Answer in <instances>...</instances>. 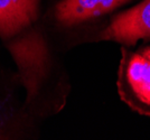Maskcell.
Segmentation results:
<instances>
[{
  "instance_id": "cell-4",
  "label": "cell",
  "mask_w": 150,
  "mask_h": 140,
  "mask_svg": "<svg viewBox=\"0 0 150 140\" xmlns=\"http://www.w3.org/2000/svg\"><path fill=\"white\" fill-rule=\"evenodd\" d=\"M37 15L38 0H0V35H16L30 26Z\"/></svg>"
},
{
  "instance_id": "cell-3",
  "label": "cell",
  "mask_w": 150,
  "mask_h": 140,
  "mask_svg": "<svg viewBox=\"0 0 150 140\" xmlns=\"http://www.w3.org/2000/svg\"><path fill=\"white\" fill-rule=\"evenodd\" d=\"M130 0H62L56 6L58 23L73 26L101 16Z\"/></svg>"
},
{
  "instance_id": "cell-2",
  "label": "cell",
  "mask_w": 150,
  "mask_h": 140,
  "mask_svg": "<svg viewBox=\"0 0 150 140\" xmlns=\"http://www.w3.org/2000/svg\"><path fill=\"white\" fill-rule=\"evenodd\" d=\"M150 37V0L119 13L105 28L101 38L132 45L138 39Z\"/></svg>"
},
{
  "instance_id": "cell-1",
  "label": "cell",
  "mask_w": 150,
  "mask_h": 140,
  "mask_svg": "<svg viewBox=\"0 0 150 140\" xmlns=\"http://www.w3.org/2000/svg\"><path fill=\"white\" fill-rule=\"evenodd\" d=\"M122 53L120 95L136 111L150 115V45L136 52L123 49Z\"/></svg>"
}]
</instances>
